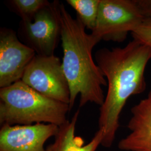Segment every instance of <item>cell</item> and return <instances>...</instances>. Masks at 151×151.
I'll list each match as a JSON object with an SVG mask.
<instances>
[{"label":"cell","instance_id":"cell-8","mask_svg":"<svg viewBox=\"0 0 151 151\" xmlns=\"http://www.w3.org/2000/svg\"><path fill=\"white\" fill-rule=\"evenodd\" d=\"M58 129L57 125L45 123L2 125L0 129V151H45V142L56 135Z\"/></svg>","mask_w":151,"mask_h":151},{"label":"cell","instance_id":"cell-2","mask_svg":"<svg viewBox=\"0 0 151 151\" xmlns=\"http://www.w3.org/2000/svg\"><path fill=\"white\" fill-rule=\"evenodd\" d=\"M60 39L63 49L62 67L70 91V110L78 95H80V107L87 103H95L100 106L105 100L103 87L107 81L100 67L92 57V49L97 42L76 17L74 19L60 3Z\"/></svg>","mask_w":151,"mask_h":151},{"label":"cell","instance_id":"cell-6","mask_svg":"<svg viewBox=\"0 0 151 151\" xmlns=\"http://www.w3.org/2000/svg\"><path fill=\"white\" fill-rule=\"evenodd\" d=\"M60 4L54 1L39 11L32 21H21L19 32L22 39L37 54L54 55L61 34Z\"/></svg>","mask_w":151,"mask_h":151},{"label":"cell","instance_id":"cell-11","mask_svg":"<svg viewBox=\"0 0 151 151\" xmlns=\"http://www.w3.org/2000/svg\"><path fill=\"white\" fill-rule=\"evenodd\" d=\"M101 0H67V3L77 12V17L85 27L92 31L97 20Z\"/></svg>","mask_w":151,"mask_h":151},{"label":"cell","instance_id":"cell-5","mask_svg":"<svg viewBox=\"0 0 151 151\" xmlns=\"http://www.w3.org/2000/svg\"><path fill=\"white\" fill-rule=\"evenodd\" d=\"M27 86L47 97L70 104V91L60 58L36 54L22 77Z\"/></svg>","mask_w":151,"mask_h":151},{"label":"cell","instance_id":"cell-9","mask_svg":"<svg viewBox=\"0 0 151 151\" xmlns=\"http://www.w3.org/2000/svg\"><path fill=\"white\" fill-rule=\"evenodd\" d=\"M130 133L119 142L124 151H151V91L131 110Z\"/></svg>","mask_w":151,"mask_h":151},{"label":"cell","instance_id":"cell-1","mask_svg":"<svg viewBox=\"0 0 151 151\" xmlns=\"http://www.w3.org/2000/svg\"><path fill=\"white\" fill-rule=\"evenodd\" d=\"M95 58L108 84L100 108L99 129L104 132L101 145L109 148L115 140L120 115L127 100L146 89L145 73L151 60V48L133 39L123 48L99 49Z\"/></svg>","mask_w":151,"mask_h":151},{"label":"cell","instance_id":"cell-14","mask_svg":"<svg viewBox=\"0 0 151 151\" xmlns=\"http://www.w3.org/2000/svg\"><path fill=\"white\" fill-rule=\"evenodd\" d=\"M146 19H151V0H137Z\"/></svg>","mask_w":151,"mask_h":151},{"label":"cell","instance_id":"cell-7","mask_svg":"<svg viewBox=\"0 0 151 151\" xmlns=\"http://www.w3.org/2000/svg\"><path fill=\"white\" fill-rule=\"evenodd\" d=\"M35 52L22 43L12 29L0 30V87L9 86L22 80Z\"/></svg>","mask_w":151,"mask_h":151},{"label":"cell","instance_id":"cell-10","mask_svg":"<svg viewBox=\"0 0 151 151\" xmlns=\"http://www.w3.org/2000/svg\"><path fill=\"white\" fill-rule=\"evenodd\" d=\"M80 115V110L75 112L72 118L59 127L54 142L49 145L45 151H96L101 145L104 139V132L99 129L92 140L87 145L85 140L76 135V126Z\"/></svg>","mask_w":151,"mask_h":151},{"label":"cell","instance_id":"cell-4","mask_svg":"<svg viewBox=\"0 0 151 151\" xmlns=\"http://www.w3.org/2000/svg\"><path fill=\"white\" fill-rule=\"evenodd\" d=\"M146 20L137 0H101L92 36L101 40L122 42Z\"/></svg>","mask_w":151,"mask_h":151},{"label":"cell","instance_id":"cell-13","mask_svg":"<svg viewBox=\"0 0 151 151\" xmlns=\"http://www.w3.org/2000/svg\"><path fill=\"white\" fill-rule=\"evenodd\" d=\"M131 34L134 39L151 48V19L145 20L140 26Z\"/></svg>","mask_w":151,"mask_h":151},{"label":"cell","instance_id":"cell-12","mask_svg":"<svg viewBox=\"0 0 151 151\" xmlns=\"http://www.w3.org/2000/svg\"><path fill=\"white\" fill-rule=\"evenodd\" d=\"M50 2L47 0H12L10 4L22 21H32L35 16Z\"/></svg>","mask_w":151,"mask_h":151},{"label":"cell","instance_id":"cell-3","mask_svg":"<svg viewBox=\"0 0 151 151\" xmlns=\"http://www.w3.org/2000/svg\"><path fill=\"white\" fill-rule=\"evenodd\" d=\"M70 105L47 97L22 80L0 88V124L29 125L38 123L60 127L68 120Z\"/></svg>","mask_w":151,"mask_h":151}]
</instances>
